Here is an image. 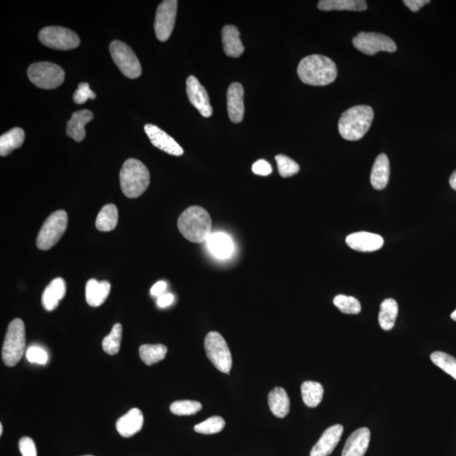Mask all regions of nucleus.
<instances>
[{"mask_svg":"<svg viewBox=\"0 0 456 456\" xmlns=\"http://www.w3.org/2000/svg\"><path fill=\"white\" fill-rule=\"evenodd\" d=\"M430 358L436 366L456 380V358L454 356L445 352L434 351L431 354Z\"/></svg>","mask_w":456,"mask_h":456,"instance_id":"72a5a7b5","label":"nucleus"},{"mask_svg":"<svg viewBox=\"0 0 456 456\" xmlns=\"http://www.w3.org/2000/svg\"><path fill=\"white\" fill-rule=\"evenodd\" d=\"M67 226L68 215L65 210H57L49 215L37 236V248L41 250H51L60 241Z\"/></svg>","mask_w":456,"mask_h":456,"instance_id":"423d86ee","label":"nucleus"},{"mask_svg":"<svg viewBox=\"0 0 456 456\" xmlns=\"http://www.w3.org/2000/svg\"><path fill=\"white\" fill-rule=\"evenodd\" d=\"M139 354L143 363L148 365V366H152V365L159 363L165 358L166 355L168 354V347L163 345V344H156V345L145 344V345L140 347Z\"/></svg>","mask_w":456,"mask_h":456,"instance_id":"2f4dec72","label":"nucleus"},{"mask_svg":"<svg viewBox=\"0 0 456 456\" xmlns=\"http://www.w3.org/2000/svg\"><path fill=\"white\" fill-rule=\"evenodd\" d=\"M252 170L254 173L260 176H268L272 173L271 165L268 161L262 159L257 161L253 165Z\"/></svg>","mask_w":456,"mask_h":456,"instance_id":"79ce46f5","label":"nucleus"},{"mask_svg":"<svg viewBox=\"0 0 456 456\" xmlns=\"http://www.w3.org/2000/svg\"><path fill=\"white\" fill-rule=\"evenodd\" d=\"M93 112L90 110H80L74 112L72 119L67 123L66 135L77 142H82L86 137L85 126L93 119Z\"/></svg>","mask_w":456,"mask_h":456,"instance_id":"aec40b11","label":"nucleus"},{"mask_svg":"<svg viewBox=\"0 0 456 456\" xmlns=\"http://www.w3.org/2000/svg\"><path fill=\"white\" fill-rule=\"evenodd\" d=\"M450 185L451 188L455 189L456 192V170L451 174L450 177Z\"/></svg>","mask_w":456,"mask_h":456,"instance_id":"49530a36","label":"nucleus"},{"mask_svg":"<svg viewBox=\"0 0 456 456\" xmlns=\"http://www.w3.org/2000/svg\"><path fill=\"white\" fill-rule=\"evenodd\" d=\"M144 128L153 146L159 150L172 156H180L184 154V150L180 144L159 127L148 123Z\"/></svg>","mask_w":456,"mask_h":456,"instance_id":"4468645a","label":"nucleus"},{"mask_svg":"<svg viewBox=\"0 0 456 456\" xmlns=\"http://www.w3.org/2000/svg\"><path fill=\"white\" fill-rule=\"evenodd\" d=\"M226 422L222 417L214 416L194 426V431L201 434H215L221 432L225 428Z\"/></svg>","mask_w":456,"mask_h":456,"instance_id":"e433bc0d","label":"nucleus"},{"mask_svg":"<svg viewBox=\"0 0 456 456\" xmlns=\"http://www.w3.org/2000/svg\"><path fill=\"white\" fill-rule=\"evenodd\" d=\"M168 285L163 281H160L159 283H156L151 289V293L153 296L160 297L163 295L166 289H167Z\"/></svg>","mask_w":456,"mask_h":456,"instance_id":"c03bdc74","label":"nucleus"},{"mask_svg":"<svg viewBox=\"0 0 456 456\" xmlns=\"http://www.w3.org/2000/svg\"><path fill=\"white\" fill-rule=\"evenodd\" d=\"M26 347V330L24 322L15 318L10 323L4 342L2 359L8 367H15L22 359Z\"/></svg>","mask_w":456,"mask_h":456,"instance_id":"39448f33","label":"nucleus"},{"mask_svg":"<svg viewBox=\"0 0 456 456\" xmlns=\"http://www.w3.org/2000/svg\"><path fill=\"white\" fill-rule=\"evenodd\" d=\"M371 433L368 428L354 431L347 438L342 456H364L370 445Z\"/></svg>","mask_w":456,"mask_h":456,"instance_id":"a211bd4d","label":"nucleus"},{"mask_svg":"<svg viewBox=\"0 0 456 456\" xmlns=\"http://www.w3.org/2000/svg\"><path fill=\"white\" fill-rule=\"evenodd\" d=\"M224 52L231 58H239L244 52V47L240 39L239 29L233 25H227L222 31Z\"/></svg>","mask_w":456,"mask_h":456,"instance_id":"412c9836","label":"nucleus"},{"mask_svg":"<svg viewBox=\"0 0 456 456\" xmlns=\"http://www.w3.org/2000/svg\"><path fill=\"white\" fill-rule=\"evenodd\" d=\"M120 185L128 198L135 199L146 192L150 185V172L142 161L130 159L124 161L120 170Z\"/></svg>","mask_w":456,"mask_h":456,"instance_id":"20e7f679","label":"nucleus"},{"mask_svg":"<svg viewBox=\"0 0 456 456\" xmlns=\"http://www.w3.org/2000/svg\"><path fill=\"white\" fill-rule=\"evenodd\" d=\"M177 0H165L157 7L154 28L157 39L166 41L171 36L177 11Z\"/></svg>","mask_w":456,"mask_h":456,"instance_id":"f8f14e48","label":"nucleus"},{"mask_svg":"<svg viewBox=\"0 0 456 456\" xmlns=\"http://www.w3.org/2000/svg\"><path fill=\"white\" fill-rule=\"evenodd\" d=\"M173 301L174 297L173 294H163V295L160 296L159 300H157V305H159L160 308H166V307L171 305Z\"/></svg>","mask_w":456,"mask_h":456,"instance_id":"a18cd8bd","label":"nucleus"},{"mask_svg":"<svg viewBox=\"0 0 456 456\" xmlns=\"http://www.w3.org/2000/svg\"><path fill=\"white\" fill-rule=\"evenodd\" d=\"M25 142V132L22 128L15 127L0 137V155L7 156L15 149L22 146Z\"/></svg>","mask_w":456,"mask_h":456,"instance_id":"cd10ccee","label":"nucleus"},{"mask_svg":"<svg viewBox=\"0 0 456 456\" xmlns=\"http://www.w3.org/2000/svg\"><path fill=\"white\" fill-rule=\"evenodd\" d=\"M209 250L219 259H227L233 254L234 243L229 236L223 233L211 234L208 240Z\"/></svg>","mask_w":456,"mask_h":456,"instance_id":"a878e982","label":"nucleus"},{"mask_svg":"<svg viewBox=\"0 0 456 456\" xmlns=\"http://www.w3.org/2000/svg\"><path fill=\"white\" fill-rule=\"evenodd\" d=\"M302 401L309 408H316L324 396V388L322 384L314 381H306L301 387Z\"/></svg>","mask_w":456,"mask_h":456,"instance_id":"7c9ffc66","label":"nucleus"},{"mask_svg":"<svg viewBox=\"0 0 456 456\" xmlns=\"http://www.w3.org/2000/svg\"><path fill=\"white\" fill-rule=\"evenodd\" d=\"M123 327L119 323L115 324L109 335L103 339L102 349L109 355H116L120 349L122 340Z\"/></svg>","mask_w":456,"mask_h":456,"instance_id":"473e14b6","label":"nucleus"},{"mask_svg":"<svg viewBox=\"0 0 456 456\" xmlns=\"http://www.w3.org/2000/svg\"><path fill=\"white\" fill-rule=\"evenodd\" d=\"M27 358L29 362L37 364H46L48 362L47 352L39 347H31L27 351Z\"/></svg>","mask_w":456,"mask_h":456,"instance_id":"ea45409f","label":"nucleus"},{"mask_svg":"<svg viewBox=\"0 0 456 456\" xmlns=\"http://www.w3.org/2000/svg\"><path fill=\"white\" fill-rule=\"evenodd\" d=\"M19 449L22 456H37L35 443L31 438L23 437L20 438Z\"/></svg>","mask_w":456,"mask_h":456,"instance_id":"a19ab883","label":"nucleus"},{"mask_svg":"<svg viewBox=\"0 0 456 456\" xmlns=\"http://www.w3.org/2000/svg\"><path fill=\"white\" fill-rule=\"evenodd\" d=\"M352 43L361 53L366 55H375L379 52L395 53L397 46L391 37L376 32H359Z\"/></svg>","mask_w":456,"mask_h":456,"instance_id":"9b49d317","label":"nucleus"},{"mask_svg":"<svg viewBox=\"0 0 456 456\" xmlns=\"http://www.w3.org/2000/svg\"><path fill=\"white\" fill-rule=\"evenodd\" d=\"M450 317L453 321H456V309L451 314Z\"/></svg>","mask_w":456,"mask_h":456,"instance_id":"de8ad7c7","label":"nucleus"},{"mask_svg":"<svg viewBox=\"0 0 456 456\" xmlns=\"http://www.w3.org/2000/svg\"><path fill=\"white\" fill-rule=\"evenodd\" d=\"M205 349L207 358L214 366L224 374H230L233 366V358L225 339L215 331L207 334L205 339Z\"/></svg>","mask_w":456,"mask_h":456,"instance_id":"6e6552de","label":"nucleus"},{"mask_svg":"<svg viewBox=\"0 0 456 456\" xmlns=\"http://www.w3.org/2000/svg\"><path fill=\"white\" fill-rule=\"evenodd\" d=\"M39 39L46 47L56 51H72L81 43L76 32L63 27H44L40 31Z\"/></svg>","mask_w":456,"mask_h":456,"instance_id":"9d476101","label":"nucleus"},{"mask_svg":"<svg viewBox=\"0 0 456 456\" xmlns=\"http://www.w3.org/2000/svg\"><path fill=\"white\" fill-rule=\"evenodd\" d=\"M27 76L39 88L52 90L63 84L65 73L59 65L51 62H39L30 65Z\"/></svg>","mask_w":456,"mask_h":456,"instance_id":"0eeeda50","label":"nucleus"},{"mask_svg":"<svg viewBox=\"0 0 456 456\" xmlns=\"http://www.w3.org/2000/svg\"><path fill=\"white\" fill-rule=\"evenodd\" d=\"M83 456H93V455H83Z\"/></svg>","mask_w":456,"mask_h":456,"instance_id":"8fccbe9b","label":"nucleus"},{"mask_svg":"<svg viewBox=\"0 0 456 456\" xmlns=\"http://www.w3.org/2000/svg\"><path fill=\"white\" fill-rule=\"evenodd\" d=\"M318 8L322 11H364L368 6L363 0H321Z\"/></svg>","mask_w":456,"mask_h":456,"instance_id":"bb28decb","label":"nucleus"},{"mask_svg":"<svg viewBox=\"0 0 456 456\" xmlns=\"http://www.w3.org/2000/svg\"><path fill=\"white\" fill-rule=\"evenodd\" d=\"M375 113L372 107L358 105L344 112L338 123L340 135L343 139L356 142L370 130Z\"/></svg>","mask_w":456,"mask_h":456,"instance_id":"7ed1b4c3","label":"nucleus"},{"mask_svg":"<svg viewBox=\"0 0 456 456\" xmlns=\"http://www.w3.org/2000/svg\"><path fill=\"white\" fill-rule=\"evenodd\" d=\"M343 430L341 424H335L327 429L311 450L310 456H328L333 454L341 441Z\"/></svg>","mask_w":456,"mask_h":456,"instance_id":"2eb2a0df","label":"nucleus"},{"mask_svg":"<svg viewBox=\"0 0 456 456\" xmlns=\"http://www.w3.org/2000/svg\"><path fill=\"white\" fill-rule=\"evenodd\" d=\"M337 67L330 58L314 55L304 58L297 66V74L306 85L325 86L337 77Z\"/></svg>","mask_w":456,"mask_h":456,"instance_id":"f257e3e1","label":"nucleus"},{"mask_svg":"<svg viewBox=\"0 0 456 456\" xmlns=\"http://www.w3.org/2000/svg\"><path fill=\"white\" fill-rule=\"evenodd\" d=\"M186 91L189 100L200 114L205 118L213 115V109L210 103L208 93L196 77L190 76L186 81Z\"/></svg>","mask_w":456,"mask_h":456,"instance_id":"ddd939ff","label":"nucleus"},{"mask_svg":"<svg viewBox=\"0 0 456 456\" xmlns=\"http://www.w3.org/2000/svg\"><path fill=\"white\" fill-rule=\"evenodd\" d=\"M109 52L112 59L124 76L136 79L142 76V65L130 46L115 40L110 43Z\"/></svg>","mask_w":456,"mask_h":456,"instance_id":"1a4fd4ad","label":"nucleus"},{"mask_svg":"<svg viewBox=\"0 0 456 456\" xmlns=\"http://www.w3.org/2000/svg\"><path fill=\"white\" fill-rule=\"evenodd\" d=\"M111 290L109 281H103L99 283L97 280L90 279L86 286V300L91 307L101 306L107 300Z\"/></svg>","mask_w":456,"mask_h":456,"instance_id":"5701e85b","label":"nucleus"},{"mask_svg":"<svg viewBox=\"0 0 456 456\" xmlns=\"http://www.w3.org/2000/svg\"><path fill=\"white\" fill-rule=\"evenodd\" d=\"M3 434V425L2 424H0V435H2Z\"/></svg>","mask_w":456,"mask_h":456,"instance_id":"09e8293b","label":"nucleus"},{"mask_svg":"<svg viewBox=\"0 0 456 456\" xmlns=\"http://www.w3.org/2000/svg\"><path fill=\"white\" fill-rule=\"evenodd\" d=\"M346 243L351 250L358 252H374L384 246V239L378 234L359 232L348 235Z\"/></svg>","mask_w":456,"mask_h":456,"instance_id":"f3484780","label":"nucleus"},{"mask_svg":"<svg viewBox=\"0 0 456 456\" xmlns=\"http://www.w3.org/2000/svg\"><path fill=\"white\" fill-rule=\"evenodd\" d=\"M97 98L96 93L91 90L88 83L81 82L78 86V89L74 91L73 100L78 105H84V103L91 99L94 100Z\"/></svg>","mask_w":456,"mask_h":456,"instance_id":"58836bf2","label":"nucleus"},{"mask_svg":"<svg viewBox=\"0 0 456 456\" xmlns=\"http://www.w3.org/2000/svg\"><path fill=\"white\" fill-rule=\"evenodd\" d=\"M244 90L240 83H232L227 93L228 116L232 122L241 123L244 116Z\"/></svg>","mask_w":456,"mask_h":456,"instance_id":"dca6fc26","label":"nucleus"},{"mask_svg":"<svg viewBox=\"0 0 456 456\" xmlns=\"http://www.w3.org/2000/svg\"><path fill=\"white\" fill-rule=\"evenodd\" d=\"M202 405L196 401H177L170 405V410L177 416H190L200 412Z\"/></svg>","mask_w":456,"mask_h":456,"instance_id":"f704fd0d","label":"nucleus"},{"mask_svg":"<svg viewBox=\"0 0 456 456\" xmlns=\"http://www.w3.org/2000/svg\"><path fill=\"white\" fill-rule=\"evenodd\" d=\"M404 5L408 7L410 11L417 12L422 7L428 5L429 0H404Z\"/></svg>","mask_w":456,"mask_h":456,"instance_id":"37998d69","label":"nucleus"},{"mask_svg":"<svg viewBox=\"0 0 456 456\" xmlns=\"http://www.w3.org/2000/svg\"><path fill=\"white\" fill-rule=\"evenodd\" d=\"M119 222V211L114 204L106 205L98 213L96 227L101 232H111L115 229Z\"/></svg>","mask_w":456,"mask_h":456,"instance_id":"c756f323","label":"nucleus"},{"mask_svg":"<svg viewBox=\"0 0 456 456\" xmlns=\"http://www.w3.org/2000/svg\"><path fill=\"white\" fill-rule=\"evenodd\" d=\"M144 424V417L138 408H133L120 417L116 424V429L123 438H130L142 430Z\"/></svg>","mask_w":456,"mask_h":456,"instance_id":"6ab92c4d","label":"nucleus"},{"mask_svg":"<svg viewBox=\"0 0 456 456\" xmlns=\"http://www.w3.org/2000/svg\"><path fill=\"white\" fill-rule=\"evenodd\" d=\"M333 302L341 312L346 314H358L362 309L360 302L354 297L337 295Z\"/></svg>","mask_w":456,"mask_h":456,"instance_id":"c9c22d12","label":"nucleus"},{"mask_svg":"<svg viewBox=\"0 0 456 456\" xmlns=\"http://www.w3.org/2000/svg\"><path fill=\"white\" fill-rule=\"evenodd\" d=\"M269 409L274 416L284 418L290 410V400L287 391L283 388L276 387L268 396Z\"/></svg>","mask_w":456,"mask_h":456,"instance_id":"393cba45","label":"nucleus"},{"mask_svg":"<svg viewBox=\"0 0 456 456\" xmlns=\"http://www.w3.org/2000/svg\"><path fill=\"white\" fill-rule=\"evenodd\" d=\"M276 161L279 174L283 177H293L300 172V165L288 156L283 154L277 155L276 156Z\"/></svg>","mask_w":456,"mask_h":456,"instance_id":"4c0bfd02","label":"nucleus"},{"mask_svg":"<svg viewBox=\"0 0 456 456\" xmlns=\"http://www.w3.org/2000/svg\"><path fill=\"white\" fill-rule=\"evenodd\" d=\"M399 313V307L395 300L388 298L382 302L380 305L379 323L384 330H391L395 326L396 318Z\"/></svg>","mask_w":456,"mask_h":456,"instance_id":"c85d7f7f","label":"nucleus"},{"mask_svg":"<svg viewBox=\"0 0 456 456\" xmlns=\"http://www.w3.org/2000/svg\"><path fill=\"white\" fill-rule=\"evenodd\" d=\"M213 221L208 211L201 206H193L186 209L177 220L180 234L194 243H204L211 235Z\"/></svg>","mask_w":456,"mask_h":456,"instance_id":"f03ea898","label":"nucleus"},{"mask_svg":"<svg viewBox=\"0 0 456 456\" xmlns=\"http://www.w3.org/2000/svg\"><path fill=\"white\" fill-rule=\"evenodd\" d=\"M391 174L388 156L384 153L377 156L373 166L370 181L373 187L377 190L387 188Z\"/></svg>","mask_w":456,"mask_h":456,"instance_id":"b1692460","label":"nucleus"},{"mask_svg":"<svg viewBox=\"0 0 456 456\" xmlns=\"http://www.w3.org/2000/svg\"><path fill=\"white\" fill-rule=\"evenodd\" d=\"M66 284L65 281L61 277L53 280L51 283L45 288L41 297V304L43 308L47 311L55 310L59 302L65 296Z\"/></svg>","mask_w":456,"mask_h":456,"instance_id":"4be33fe9","label":"nucleus"}]
</instances>
